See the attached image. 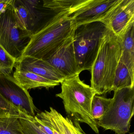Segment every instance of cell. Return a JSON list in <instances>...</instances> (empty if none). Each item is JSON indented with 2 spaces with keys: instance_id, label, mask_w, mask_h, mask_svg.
<instances>
[{
  "instance_id": "6da1fadb",
  "label": "cell",
  "mask_w": 134,
  "mask_h": 134,
  "mask_svg": "<svg viewBox=\"0 0 134 134\" xmlns=\"http://www.w3.org/2000/svg\"><path fill=\"white\" fill-rule=\"evenodd\" d=\"M70 15L69 12L56 13L33 32L20 59L29 57L45 60L53 54L74 33L76 27Z\"/></svg>"
},
{
  "instance_id": "7a4b0ae2",
  "label": "cell",
  "mask_w": 134,
  "mask_h": 134,
  "mask_svg": "<svg viewBox=\"0 0 134 134\" xmlns=\"http://www.w3.org/2000/svg\"><path fill=\"white\" fill-rule=\"evenodd\" d=\"M121 47V38L107 28L91 70V87L96 94L100 95L112 91Z\"/></svg>"
},
{
  "instance_id": "3957f363",
  "label": "cell",
  "mask_w": 134,
  "mask_h": 134,
  "mask_svg": "<svg viewBox=\"0 0 134 134\" xmlns=\"http://www.w3.org/2000/svg\"><path fill=\"white\" fill-rule=\"evenodd\" d=\"M61 84V92L55 96L63 100L67 114L78 122L85 123L97 134L99 130L92 117L91 104L96 94L91 86L81 81L79 75L65 79Z\"/></svg>"
},
{
  "instance_id": "277c9868",
  "label": "cell",
  "mask_w": 134,
  "mask_h": 134,
  "mask_svg": "<svg viewBox=\"0 0 134 134\" xmlns=\"http://www.w3.org/2000/svg\"><path fill=\"white\" fill-rule=\"evenodd\" d=\"M112 101L97 125L105 130H111L116 134L129 132L134 114V87L114 91Z\"/></svg>"
},
{
  "instance_id": "5b68a950",
  "label": "cell",
  "mask_w": 134,
  "mask_h": 134,
  "mask_svg": "<svg viewBox=\"0 0 134 134\" xmlns=\"http://www.w3.org/2000/svg\"><path fill=\"white\" fill-rule=\"evenodd\" d=\"M107 29L106 26L100 21L76 27L74 33V47L81 72L91 70Z\"/></svg>"
},
{
  "instance_id": "8992f818",
  "label": "cell",
  "mask_w": 134,
  "mask_h": 134,
  "mask_svg": "<svg viewBox=\"0 0 134 134\" xmlns=\"http://www.w3.org/2000/svg\"><path fill=\"white\" fill-rule=\"evenodd\" d=\"M15 2L0 15V45L17 62L29 43L32 32L21 30L17 26L14 16Z\"/></svg>"
},
{
  "instance_id": "52a82bcc",
  "label": "cell",
  "mask_w": 134,
  "mask_h": 134,
  "mask_svg": "<svg viewBox=\"0 0 134 134\" xmlns=\"http://www.w3.org/2000/svg\"><path fill=\"white\" fill-rule=\"evenodd\" d=\"M0 94L23 114L34 116L36 107L28 91L11 75L0 74Z\"/></svg>"
},
{
  "instance_id": "ba28073f",
  "label": "cell",
  "mask_w": 134,
  "mask_h": 134,
  "mask_svg": "<svg viewBox=\"0 0 134 134\" xmlns=\"http://www.w3.org/2000/svg\"><path fill=\"white\" fill-rule=\"evenodd\" d=\"M100 22L116 36H122L134 23V0H118Z\"/></svg>"
},
{
  "instance_id": "9c48e42d",
  "label": "cell",
  "mask_w": 134,
  "mask_h": 134,
  "mask_svg": "<svg viewBox=\"0 0 134 134\" xmlns=\"http://www.w3.org/2000/svg\"><path fill=\"white\" fill-rule=\"evenodd\" d=\"M118 0H84L70 15L76 27L100 21Z\"/></svg>"
},
{
  "instance_id": "30bf717a",
  "label": "cell",
  "mask_w": 134,
  "mask_h": 134,
  "mask_svg": "<svg viewBox=\"0 0 134 134\" xmlns=\"http://www.w3.org/2000/svg\"><path fill=\"white\" fill-rule=\"evenodd\" d=\"M74 34L48 58L45 60L61 73L65 79L80 75L81 71L74 47Z\"/></svg>"
},
{
  "instance_id": "8fae6325",
  "label": "cell",
  "mask_w": 134,
  "mask_h": 134,
  "mask_svg": "<svg viewBox=\"0 0 134 134\" xmlns=\"http://www.w3.org/2000/svg\"><path fill=\"white\" fill-rule=\"evenodd\" d=\"M15 69L29 71L60 84L65 77L48 62L32 57L21 58L16 63Z\"/></svg>"
},
{
  "instance_id": "7c38bea8",
  "label": "cell",
  "mask_w": 134,
  "mask_h": 134,
  "mask_svg": "<svg viewBox=\"0 0 134 134\" xmlns=\"http://www.w3.org/2000/svg\"><path fill=\"white\" fill-rule=\"evenodd\" d=\"M13 76L17 82L27 91L40 88L48 89L60 84L32 72L16 69Z\"/></svg>"
},
{
  "instance_id": "4fadbf2b",
  "label": "cell",
  "mask_w": 134,
  "mask_h": 134,
  "mask_svg": "<svg viewBox=\"0 0 134 134\" xmlns=\"http://www.w3.org/2000/svg\"><path fill=\"white\" fill-rule=\"evenodd\" d=\"M134 23L132 24L121 37V54L120 62L134 70Z\"/></svg>"
},
{
  "instance_id": "5bb4252c",
  "label": "cell",
  "mask_w": 134,
  "mask_h": 134,
  "mask_svg": "<svg viewBox=\"0 0 134 134\" xmlns=\"http://www.w3.org/2000/svg\"><path fill=\"white\" fill-rule=\"evenodd\" d=\"M134 87V70L119 61L115 72L112 91Z\"/></svg>"
},
{
  "instance_id": "9a60e30c",
  "label": "cell",
  "mask_w": 134,
  "mask_h": 134,
  "mask_svg": "<svg viewBox=\"0 0 134 134\" xmlns=\"http://www.w3.org/2000/svg\"><path fill=\"white\" fill-rule=\"evenodd\" d=\"M48 111L62 134H85L79 124H77L78 121H75L76 124L74 125L72 120L63 116L52 107H50Z\"/></svg>"
},
{
  "instance_id": "2e32d148",
  "label": "cell",
  "mask_w": 134,
  "mask_h": 134,
  "mask_svg": "<svg viewBox=\"0 0 134 134\" xmlns=\"http://www.w3.org/2000/svg\"><path fill=\"white\" fill-rule=\"evenodd\" d=\"M84 0H45L43 7L55 13L69 12L70 15Z\"/></svg>"
},
{
  "instance_id": "e0dca14e",
  "label": "cell",
  "mask_w": 134,
  "mask_h": 134,
  "mask_svg": "<svg viewBox=\"0 0 134 134\" xmlns=\"http://www.w3.org/2000/svg\"><path fill=\"white\" fill-rule=\"evenodd\" d=\"M14 11L15 20L18 27L24 31H32L31 27L35 24L26 6L23 3L17 5L15 2Z\"/></svg>"
},
{
  "instance_id": "ac0fdd59",
  "label": "cell",
  "mask_w": 134,
  "mask_h": 134,
  "mask_svg": "<svg viewBox=\"0 0 134 134\" xmlns=\"http://www.w3.org/2000/svg\"><path fill=\"white\" fill-rule=\"evenodd\" d=\"M112 98H107L104 96L96 94L93 97L91 104L92 117L97 121L102 118L109 108Z\"/></svg>"
},
{
  "instance_id": "d6986e66",
  "label": "cell",
  "mask_w": 134,
  "mask_h": 134,
  "mask_svg": "<svg viewBox=\"0 0 134 134\" xmlns=\"http://www.w3.org/2000/svg\"><path fill=\"white\" fill-rule=\"evenodd\" d=\"M18 118H0V134H24Z\"/></svg>"
},
{
  "instance_id": "ffe728a7",
  "label": "cell",
  "mask_w": 134,
  "mask_h": 134,
  "mask_svg": "<svg viewBox=\"0 0 134 134\" xmlns=\"http://www.w3.org/2000/svg\"><path fill=\"white\" fill-rule=\"evenodd\" d=\"M16 62V59L0 45V74L11 75Z\"/></svg>"
},
{
  "instance_id": "44dd1931",
  "label": "cell",
  "mask_w": 134,
  "mask_h": 134,
  "mask_svg": "<svg viewBox=\"0 0 134 134\" xmlns=\"http://www.w3.org/2000/svg\"><path fill=\"white\" fill-rule=\"evenodd\" d=\"M23 114L7 101L0 94V118L14 116L20 118Z\"/></svg>"
},
{
  "instance_id": "7402d4cb",
  "label": "cell",
  "mask_w": 134,
  "mask_h": 134,
  "mask_svg": "<svg viewBox=\"0 0 134 134\" xmlns=\"http://www.w3.org/2000/svg\"><path fill=\"white\" fill-rule=\"evenodd\" d=\"M19 120L23 134H47L31 120L30 116L23 114Z\"/></svg>"
},
{
  "instance_id": "603a6c76",
  "label": "cell",
  "mask_w": 134,
  "mask_h": 134,
  "mask_svg": "<svg viewBox=\"0 0 134 134\" xmlns=\"http://www.w3.org/2000/svg\"><path fill=\"white\" fill-rule=\"evenodd\" d=\"M36 116L51 129L53 134H62L49 111L45 110L44 112L37 113Z\"/></svg>"
},
{
  "instance_id": "cb8c5ba5",
  "label": "cell",
  "mask_w": 134,
  "mask_h": 134,
  "mask_svg": "<svg viewBox=\"0 0 134 134\" xmlns=\"http://www.w3.org/2000/svg\"><path fill=\"white\" fill-rule=\"evenodd\" d=\"M15 2V1L14 0H0V15L6 11Z\"/></svg>"
}]
</instances>
